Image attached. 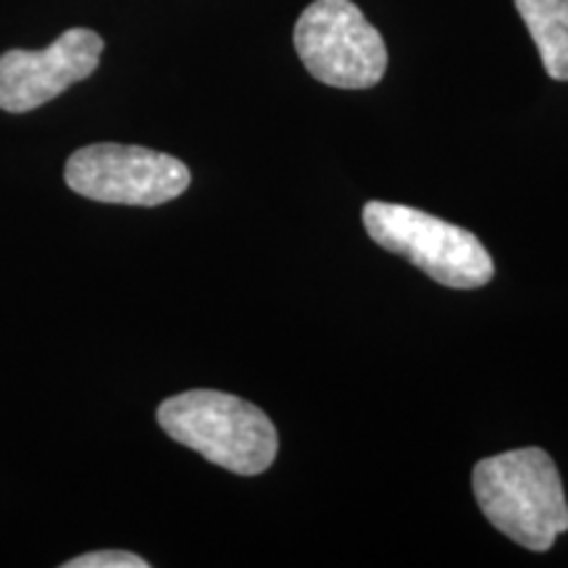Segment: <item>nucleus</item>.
I'll use <instances>...</instances> for the list:
<instances>
[{
    "mask_svg": "<svg viewBox=\"0 0 568 568\" xmlns=\"http://www.w3.org/2000/svg\"><path fill=\"white\" fill-rule=\"evenodd\" d=\"M474 495L497 531L545 552L568 531V503L558 466L542 447H518L474 466Z\"/></svg>",
    "mask_w": 568,
    "mask_h": 568,
    "instance_id": "obj_1",
    "label": "nucleus"
},
{
    "mask_svg": "<svg viewBox=\"0 0 568 568\" xmlns=\"http://www.w3.org/2000/svg\"><path fill=\"white\" fill-rule=\"evenodd\" d=\"M155 418L176 443L240 477L264 474L280 450L276 426L264 410L216 389H190L169 397Z\"/></svg>",
    "mask_w": 568,
    "mask_h": 568,
    "instance_id": "obj_2",
    "label": "nucleus"
},
{
    "mask_svg": "<svg viewBox=\"0 0 568 568\" xmlns=\"http://www.w3.org/2000/svg\"><path fill=\"white\" fill-rule=\"evenodd\" d=\"M364 226L376 245L403 255L445 287L477 290L495 276L493 258L477 234L426 211L372 201L364 205Z\"/></svg>",
    "mask_w": 568,
    "mask_h": 568,
    "instance_id": "obj_3",
    "label": "nucleus"
},
{
    "mask_svg": "<svg viewBox=\"0 0 568 568\" xmlns=\"http://www.w3.org/2000/svg\"><path fill=\"white\" fill-rule=\"evenodd\" d=\"M295 51L318 82L374 88L387 71V45L353 0H314L295 24Z\"/></svg>",
    "mask_w": 568,
    "mask_h": 568,
    "instance_id": "obj_4",
    "label": "nucleus"
},
{
    "mask_svg": "<svg viewBox=\"0 0 568 568\" xmlns=\"http://www.w3.org/2000/svg\"><path fill=\"white\" fill-rule=\"evenodd\" d=\"M67 184L77 195L116 205H163L190 187V169L169 153L140 145L98 142L67 161Z\"/></svg>",
    "mask_w": 568,
    "mask_h": 568,
    "instance_id": "obj_5",
    "label": "nucleus"
},
{
    "mask_svg": "<svg viewBox=\"0 0 568 568\" xmlns=\"http://www.w3.org/2000/svg\"><path fill=\"white\" fill-rule=\"evenodd\" d=\"M103 48L101 34L74 27L42 51H6L0 55V111L27 113L51 103L71 84L88 80Z\"/></svg>",
    "mask_w": 568,
    "mask_h": 568,
    "instance_id": "obj_6",
    "label": "nucleus"
},
{
    "mask_svg": "<svg viewBox=\"0 0 568 568\" xmlns=\"http://www.w3.org/2000/svg\"><path fill=\"white\" fill-rule=\"evenodd\" d=\"M550 80L568 82V0H516Z\"/></svg>",
    "mask_w": 568,
    "mask_h": 568,
    "instance_id": "obj_7",
    "label": "nucleus"
},
{
    "mask_svg": "<svg viewBox=\"0 0 568 568\" xmlns=\"http://www.w3.org/2000/svg\"><path fill=\"white\" fill-rule=\"evenodd\" d=\"M67 568H148L145 558L134 556L126 550H98V552H84L80 558H71L63 564Z\"/></svg>",
    "mask_w": 568,
    "mask_h": 568,
    "instance_id": "obj_8",
    "label": "nucleus"
}]
</instances>
